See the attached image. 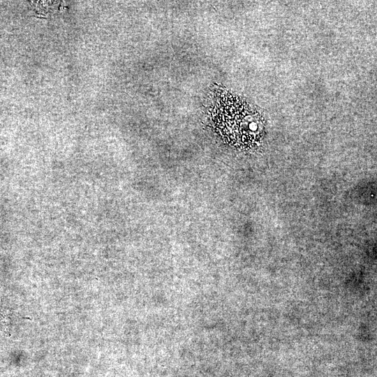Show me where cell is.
Segmentation results:
<instances>
[{
  "label": "cell",
  "instance_id": "cell-1",
  "mask_svg": "<svg viewBox=\"0 0 377 377\" xmlns=\"http://www.w3.org/2000/svg\"><path fill=\"white\" fill-rule=\"evenodd\" d=\"M210 117L217 133L235 147L251 149L262 140L263 117L244 100L226 90L216 91Z\"/></svg>",
  "mask_w": 377,
  "mask_h": 377
}]
</instances>
